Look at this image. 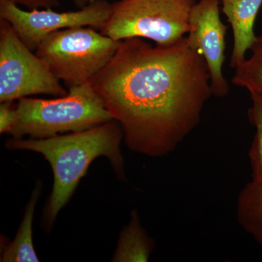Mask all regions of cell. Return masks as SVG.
Listing matches in <instances>:
<instances>
[{
  "mask_svg": "<svg viewBox=\"0 0 262 262\" xmlns=\"http://www.w3.org/2000/svg\"><path fill=\"white\" fill-rule=\"evenodd\" d=\"M251 106L248 110L250 122L256 129L248 157L252 170V178L262 179V96L250 93Z\"/></svg>",
  "mask_w": 262,
  "mask_h": 262,
  "instance_id": "cell-14",
  "label": "cell"
},
{
  "mask_svg": "<svg viewBox=\"0 0 262 262\" xmlns=\"http://www.w3.org/2000/svg\"><path fill=\"white\" fill-rule=\"evenodd\" d=\"M121 42L92 27H74L51 33L34 53L70 89L90 82L111 61Z\"/></svg>",
  "mask_w": 262,
  "mask_h": 262,
  "instance_id": "cell-4",
  "label": "cell"
},
{
  "mask_svg": "<svg viewBox=\"0 0 262 262\" xmlns=\"http://www.w3.org/2000/svg\"><path fill=\"white\" fill-rule=\"evenodd\" d=\"M93 0H72L74 4L76 5L78 8H84L86 5H89L90 3H91Z\"/></svg>",
  "mask_w": 262,
  "mask_h": 262,
  "instance_id": "cell-17",
  "label": "cell"
},
{
  "mask_svg": "<svg viewBox=\"0 0 262 262\" xmlns=\"http://www.w3.org/2000/svg\"><path fill=\"white\" fill-rule=\"evenodd\" d=\"M41 190V183H37L33 191L30 201L26 208L23 221L20 224L14 241L8 246L4 245V247L2 248L1 261H39L33 245L32 222L36 204L40 196Z\"/></svg>",
  "mask_w": 262,
  "mask_h": 262,
  "instance_id": "cell-11",
  "label": "cell"
},
{
  "mask_svg": "<svg viewBox=\"0 0 262 262\" xmlns=\"http://www.w3.org/2000/svg\"><path fill=\"white\" fill-rule=\"evenodd\" d=\"M220 0H199L189 15L188 42L205 58L213 95L225 97L229 87L222 72L225 60L227 27L220 18Z\"/></svg>",
  "mask_w": 262,
  "mask_h": 262,
  "instance_id": "cell-8",
  "label": "cell"
},
{
  "mask_svg": "<svg viewBox=\"0 0 262 262\" xmlns=\"http://www.w3.org/2000/svg\"><path fill=\"white\" fill-rule=\"evenodd\" d=\"M251 54L235 67L234 84L244 87L250 93L262 96V36L256 37L251 48Z\"/></svg>",
  "mask_w": 262,
  "mask_h": 262,
  "instance_id": "cell-13",
  "label": "cell"
},
{
  "mask_svg": "<svg viewBox=\"0 0 262 262\" xmlns=\"http://www.w3.org/2000/svg\"><path fill=\"white\" fill-rule=\"evenodd\" d=\"M237 219L262 247V179L252 178L243 188L237 198Z\"/></svg>",
  "mask_w": 262,
  "mask_h": 262,
  "instance_id": "cell-12",
  "label": "cell"
},
{
  "mask_svg": "<svg viewBox=\"0 0 262 262\" xmlns=\"http://www.w3.org/2000/svg\"><path fill=\"white\" fill-rule=\"evenodd\" d=\"M222 12L233 31L234 45L230 67L235 68L246 59V52L256 39L254 24L262 0H220Z\"/></svg>",
  "mask_w": 262,
  "mask_h": 262,
  "instance_id": "cell-9",
  "label": "cell"
},
{
  "mask_svg": "<svg viewBox=\"0 0 262 262\" xmlns=\"http://www.w3.org/2000/svg\"><path fill=\"white\" fill-rule=\"evenodd\" d=\"M18 6H24L29 10L47 9L59 5V0H8Z\"/></svg>",
  "mask_w": 262,
  "mask_h": 262,
  "instance_id": "cell-16",
  "label": "cell"
},
{
  "mask_svg": "<svg viewBox=\"0 0 262 262\" xmlns=\"http://www.w3.org/2000/svg\"><path fill=\"white\" fill-rule=\"evenodd\" d=\"M68 91L54 99L20 98L15 104L14 123L8 134L15 139H47L113 120L90 82Z\"/></svg>",
  "mask_w": 262,
  "mask_h": 262,
  "instance_id": "cell-3",
  "label": "cell"
},
{
  "mask_svg": "<svg viewBox=\"0 0 262 262\" xmlns=\"http://www.w3.org/2000/svg\"><path fill=\"white\" fill-rule=\"evenodd\" d=\"M15 120V104L13 101H5L0 105V133L8 134Z\"/></svg>",
  "mask_w": 262,
  "mask_h": 262,
  "instance_id": "cell-15",
  "label": "cell"
},
{
  "mask_svg": "<svg viewBox=\"0 0 262 262\" xmlns=\"http://www.w3.org/2000/svg\"><path fill=\"white\" fill-rule=\"evenodd\" d=\"M154 247V241L141 225L138 212L133 211L128 225L119 237L113 261H148Z\"/></svg>",
  "mask_w": 262,
  "mask_h": 262,
  "instance_id": "cell-10",
  "label": "cell"
},
{
  "mask_svg": "<svg viewBox=\"0 0 262 262\" xmlns=\"http://www.w3.org/2000/svg\"><path fill=\"white\" fill-rule=\"evenodd\" d=\"M194 0H120L100 30L117 41L148 39L158 46L176 44L189 32Z\"/></svg>",
  "mask_w": 262,
  "mask_h": 262,
  "instance_id": "cell-5",
  "label": "cell"
},
{
  "mask_svg": "<svg viewBox=\"0 0 262 262\" xmlns=\"http://www.w3.org/2000/svg\"><path fill=\"white\" fill-rule=\"evenodd\" d=\"M68 92L13 27L0 19V102L35 95L60 97Z\"/></svg>",
  "mask_w": 262,
  "mask_h": 262,
  "instance_id": "cell-6",
  "label": "cell"
},
{
  "mask_svg": "<svg viewBox=\"0 0 262 262\" xmlns=\"http://www.w3.org/2000/svg\"><path fill=\"white\" fill-rule=\"evenodd\" d=\"M112 10L113 3L106 0H93L84 8L70 12L52 8L24 10L8 0H0V19L8 21L20 40L34 52L45 38L56 31L81 27L101 30Z\"/></svg>",
  "mask_w": 262,
  "mask_h": 262,
  "instance_id": "cell-7",
  "label": "cell"
},
{
  "mask_svg": "<svg viewBox=\"0 0 262 262\" xmlns=\"http://www.w3.org/2000/svg\"><path fill=\"white\" fill-rule=\"evenodd\" d=\"M90 83L134 152L170 154L198 125L213 95L205 58L184 37L170 46L124 39Z\"/></svg>",
  "mask_w": 262,
  "mask_h": 262,
  "instance_id": "cell-1",
  "label": "cell"
},
{
  "mask_svg": "<svg viewBox=\"0 0 262 262\" xmlns=\"http://www.w3.org/2000/svg\"><path fill=\"white\" fill-rule=\"evenodd\" d=\"M123 132L115 120L79 132L47 139H12L8 149L29 150L42 155L53 170V191L43 212L42 225L50 230L59 211L70 201L91 163L104 156L111 163L117 178L125 180L121 149Z\"/></svg>",
  "mask_w": 262,
  "mask_h": 262,
  "instance_id": "cell-2",
  "label": "cell"
}]
</instances>
